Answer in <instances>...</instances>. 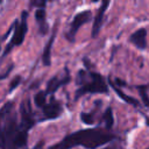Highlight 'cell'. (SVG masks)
<instances>
[{"instance_id":"cell-10","label":"cell","mask_w":149,"mask_h":149,"mask_svg":"<svg viewBox=\"0 0 149 149\" xmlns=\"http://www.w3.org/2000/svg\"><path fill=\"white\" fill-rule=\"evenodd\" d=\"M56 31H57V26L55 24L54 30L50 35V38L47 42V44L44 47V50H43V54H42V61H43V64L45 66H49L51 64V48H52V44H54V41H55V37H56Z\"/></svg>"},{"instance_id":"cell-14","label":"cell","mask_w":149,"mask_h":149,"mask_svg":"<svg viewBox=\"0 0 149 149\" xmlns=\"http://www.w3.org/2000/svg\"><path fill=\"white\" fill-rule=\"evenodd\" d=\"M139 93H140V97H141L143 104L147 107H149V97L147 93V86H139Z\"/></svg>"},{"instance_id":"cell-15","label":"cell","mask_w":149,"mask_h":149,"mask_svg":"<svg viewBox=\"0 0 149 149\" xmlns=\"http://www.w3.org/2000/svg\"><path fill=\"white\" fill-rule=\"evenodd\" d=\"M114 90H115V92H116V93H118V94H119V95H120V97H121L126 102L132 104V105H137V104H139L135 99H132V97H128V95H126L122 91H120V90H119V87H114Z\"/></svg>"},{"instance_id":"cell-3","label":"cell","mask_w":149,"mask_h":149,"mask_svg":"<svg viewBox=\"0 0 149 149\" xmlns=\"http://www.w3.org/2000/svg\"><path fill=\"white\" fill-rule=\"evenodd\" d=\"M27 12L23 10L22 14H21V20L20 22L17 20H15V28H14V33H13V37L12 40L8 42V44L6 45V48L3 49V52H2V57H5L6 55H8L13 48L15 47H19L22 44L24 37H26V34H27V30H28V24H27Z\"/></svg>"},{"instance_id":"cell-11","label":"cell","mask_w":149,"mask_h":149,"mask_svg":"<svg viewBox=\"0 0 149 149\" xmlns=\"http://www.w3.org/2000/svg\"><path fill=\"white\" fill-rule=\"evenodd\" d=\"M47 14H45V9L44 7H40L36 13H35V19H36V22L38 24V31L44 35L47 31H48V24H47V19H45Z\"/></svg>"},{"instance_id":"cell-6","label":"cell","mask_w":149,"mask_h":149,"mask_svg":"<svg viewBox=\"0 0 149 149\" xmlns=\"http://www.w3.org/2000/svg\"><path fill=\"white\" fill-rule=\"evenodd\" d=\"M109 2L111 0H102V3L100 5L95 16H94V20H93V24H92V30H91V36L92 37H97L98 34L100 33V29L102 27V22H104V19H105V13L109 6Z\"/></svg>"},{"instance_id":"cell-2","label":"cell","mask_w":149,"mask_h":149,"mask_svg":"<svg viewBox=\"0 0 149 149\" xmlns=\"http://www.w3.org/2000/svg\"><path fill=\"white\" fill-rule=\"evenodd\" d=\"M77 84L79 85V88L76 92V99L87 93H108L107 84L105 83L102 76L97 72L90 71V79L85 80L84 71H79L77 77Z\"/></svg>"},{"instance_id":"cell-16","label":"cell","mask_w":149,"mask_h":149,"mask_svg":"<svg viewBox=\"0 0 149 149\" xmlns=\"http://www.w3.org/2000/svg\"><path fill=\"white\" fill-rule=\"evenodd\" d=\"M20 83H21V77H20V76H16V77H14V78L12 79L10 84H9L8 91H9V92H12L13 90H15V88L19 86V84H20Z\"/></svg>"},{"instance_id":"cell-13","label":"cell","mask_w":149,"mask_h":149,"mask_svg":"<svg viewBox=\"0 0 149 149\" xmlns=\"http://www.w3.org/2000/svg\"><path fill=\"white\" fill-rule=\"evenodd\" d=\"M45 104H47V92L45 91H38L35 94V105L42 109Z\"/></svg>"},{"instance_id":"cell-1","label":"cell","mask_w":149,"mask_h":149,"mask_svg":"<svg viewBox=\"0 0 149 149\" xmlns=\"http://www.w3.org/2000/svg\"><path fill=\"white\" fill-rule=\"evenodd\" d=\"M114 139V135L106 129L100 128H88L74 132L66 137H64L57 144L50 147L49 149H71L77 146H83L86 149H95Z\"/></svg>"},{"instance_id":"cell-4","label":"cell","mask_w":149,"mask_h":149,"mask_svg":"<svg viewBox=\"0 0 149 149\" xmlns=\"http://www.w3.org/2000/svg\"><path fill=\"white\" fill-rule=\"evenodd\" d=\"M91 12L90 10H83V12H79L74 17L73 20L71 21V24H70V28L68 30V33L65 34V37L70 41V42H74V38H76V34L77 31L79 30V28L87 23L90 20H91Z\"/></svg>"},{"instance_id":"cell-7","label":"cell","mask_w":149,"mask_h":149,"mask_svg":"<svg viewBox=\"0 0 149 149\" xmlns=\"http://www.w3.org/2000/svg\"><path fill=\"white\" fill-rule=\"evenodd\" d=\"M43 115H44V119H48V120H51V119H56L58 118L62 112H63V108H62V105L59 101H57L54 95L51 94V98H50V101L47 102L43 108Z\"/></svg>"},{"instance_id":"cell-19","label":"cell","mask_w":149,"mask_h":149,"mask_svg":"<svg viewBox=\"0 0 149 149\" xmlns=\"http://www.w3.org/2000/svg\"><path fill=\"white\" fill-rule=\"evenodd\" d=\"M102 149H111V148H108V147H107V148H102Z\"/></svg>"},{"instance_id":"cell-17","label":"cell","mask_w":149,"mask_h":149,"mask_svg":"<svg viewBox=\"0 0 149 149\" xmlns=\"http://www.w3.org/2000/svg\"><path fill=\"white\" fill-rule=\"evenodd\" d=\"M31 6L44 7L45 6V0H31Z\"/></svg>"},{"instance_id":"cell-12","label":"cell","mask_w":149,"mask_h":149,"mask_svg":"<svg viewBox=\"0 0 149 149\" xmlns=\"http://www.w3.org/2000/svg\"><path fill=\"white\" fill-rule=\"evenodd\" d=\"M102 120L105 121V125H106V128L109 129L113 127V111L111 107H107L105 113L102 114Z\"/></svg>"},{"instance_id":"cell-18","label":"cell","mask_w":149,"mask_h":149,"mask_svg":"<svg viewBox=\"0 0 149 149\" xmlns=\"http://www.w3.org/2000/svg\"><path fill=\"white\" fill-rule=\"evenodd\" d=\"M92 1H93V2H98L99 0H92Z\"/></svg>"},{"instance_id":"cell-5","label":"cell","mask_w":149,"mask_h":149,"mask_svg":"<svg viewBox=\"0 0 149 149\" xmlns=\"http://www.w3.org/2000/svg\"><path fill=\"white\" fill-rule=\"evenodd\" d=\"M70 81V74H69V71L68 69L65 68L64 69V72L62 74H57V76H54L49 79L48 84H47V94H54L61 86L68 84Z\"/></svg>"},{"instance_id":"cell-8","label":"cell","mask_w":149,"mask_h":149,"mask_svg":"<svg viewBox=\"0 0 149 149\" xmlns=\"http://www.w3.org/2000/svg\"><path fill=\"white\" fill-rule=\"evenodd\" d=\"M20 115H21V121L20 125L26 128V129H30L34 125V118L31 114V109L29 107V101H23L20 106Z\"/></svg>"},{"instance_id":"cell-9","label":"cell","mask_w":149,"mask_h":149,"mask_svg":"<svg viewBox=\"0 0 149 149\" xmlns=\"http://www.w3.org/2000/svg\"><path fill=\"white\" fill-rule=\"evenodd\" d=\"M129 42L134 44L137 49H141V50L146 49L147 48V30L144 28H139L130 35Z\"/></svg>"}]
</instances>
